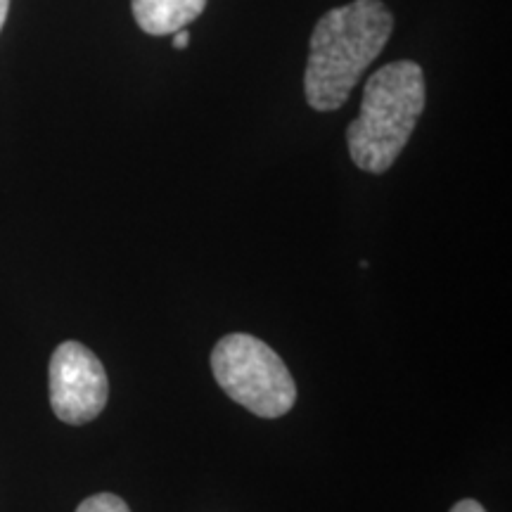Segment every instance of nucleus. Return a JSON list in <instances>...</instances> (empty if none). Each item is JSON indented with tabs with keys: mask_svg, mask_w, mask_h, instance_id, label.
I'll list each match as a JSON object with an SVG mask.
<instances>
[{
	"mask_svg": "<svg viewBox=\"0 0 512 512\" xmlns=\"http://www.w3.org/2000/svg\"><path fill=\"white\" fill-rule=\"evenodd\" d=\"M392 29L394 17L382 0H351L318 19L304 76L306 102L313 110L335 112L349 100L389 43Z\"/></svg>",
	"mask_w": 512,
	"mask_h": 512,
	"instance_id": "nucleus-1",
	"label": "nucleus"
},
{
	"mask_svg": "<svg viewBox=\"0 0 512 512\" xmlns=\"http://www.w3.org/2000/svg\"><path fill=\"white\" fill-rule=\"evenodd\" d=\"M425 72L418 62H389L370 76L361 112L347 128L349 155L358 169L384 174L394 166L425 112Z\"/></svg>",
	"mask_w": 512,
	"mask_h": 512,
	"instance_id": "nucleus-2",
	"label": "nucleus"
},
{
	"mask_svg": "<svg viewBox=\"0 0 512 512\" xmlns=\"http://www.w3.org/2000/svg\"><path fill=\"white\" fill-rule=\"evenodd\" d=\"M211 370L223 392L259 418H280L297 401V384L285 361L254 335L223 337L211 351Z\"/></svg>",
	"mask_w": 512,
	"mask_h": 512,
	"instance_id": "nucleus-3",
	"label": "nucleus"
},
{
	"mask_svg": "<svg viewBox=\"0 0 512 512\" xmlns=\"http://www.w3.org/2000/svg\"><path fill=\"white\" fill-rule=\"evenodd\" d=\"M50 406L67 425H86L105 411L110 382L105 366L81 342H62L50 358Z\"/></svg>",
	"mask_w": 512,
	"mask_h": 512,
	"instance_id": "nucleus-4",
	"label": "nucleus"
},
{
	"mask_svg": "<svg viewBox=\"0 0 512 512\" xmlns=\"http://www.w3.org/2000/svg\"><path fill=\"white\" fill-rule=\"evenodd\" d=\"M207 0H131L133 19L145 34L169 36L195 22Z\"/></svg>",
	"mask_w": 512,
	"mask_h": 512,
	"instance_id": "nucleus-5",
	"label": "nucleus"
},
{
	"mask_svg": "<svg viewBox=\"0 0 512 512\" xmlns=\"http://www.w3.org/2000/svg\"><path fill=\"white\" fill-rule=\"evenodd\" d=\"M76 512H131V508L124 503V498L114 494H95L86 498Z\"/></svg>",
	"mask_w": 512,
	"mask_h": 512,
	"instance_id": "nucleus-6",
	"label": "nucleus"
},
{
	"mask_svg": "<svg viewBox=\"0 0 512 512\" xmlns=\"http://www.w3.org/2000/svg\"><path fill=\"white\" fill-rule=\"evenodd\" d=\"M451 512H486V510L477 501H472V498H463V501L453 505Z\"/></svg>",
	"mask_w": 512,
	"mask_h": 512,
	"instance_id": "nucleus-7",
	"label": "nucleus"
},
{
	"mask_svg": "<svg viewBox=\"0 0 512 512\" xmlns=\"http://www.w3.org/2000/svg\"><path fill=\"white\" fill-rule=\"evenodd\" d=\"M188 43H190V34L185 29H181V31H176L174 34V48L176 50H183V48H188Z\"/></svg>",
	"mask_w": 512,
	"mask_h": 512,
	"instance_id": "nucleus-8",
	"label": "nucleus"
},
{
	"mask_svg": "<svg viewBox=\"0 0 512 512\" xmlns=\"http://www.w3.org/2000/svg\"><path fill=\"white\" fill-rule=\"evenodd\" d=\"M8 10H10V0H0V31H3L5 19H8Z\"/></svg>",
	"mask_w": 512,
	"mask_h": 512,
	"instance_id": "nucleus-9",
	"label": "nucleus"
}]
</instances>
